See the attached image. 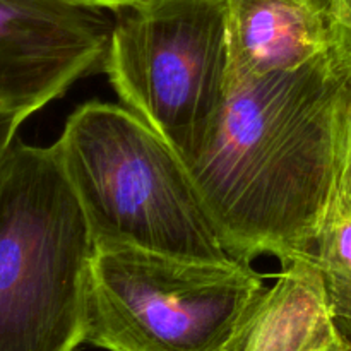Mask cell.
Instances as JSON below:
<instances>
[{
  "mask_svg": "<svg viewBox=\"0 0 351 351\" xmlns=\"http://www.w3.org/2000/svg\"><path fill=\"white\" fill-rule=\"evenodd\" d=\"M55 144L96 247L240 261L223 243L185 161L127 106L84 103Z\"/></svg>",
  "mask_w": 351,
  "mask_h": 351,
  "instance_id": "cell-2",
  "label": "cell"
},
{
  "mask_svg": "<svg viewBox=\"0 0 351 351\" xmlns=\"http://www.w3.org/2000/svg\"><path fill=\"white\" fill-rule=\"evenodd\" d=\"M264 290L247 261L96 247L86 343L106 351H225Z\"/></svg>",
  "mask_w": 351,
  "mask_h": 351,
  "instance_id": "cell-4",
  "label": "cell"
},
{
  "mask_svg": "<svg viewBox=\"0 0 351 351\" xmlns=\"http://www.w3.org/2000/svg\"><path fill=\"white\" fill-rule=\"evenodd\" d=\"M112 27L84 0H0V161L27 117L105 67Z\"/></svg>",
  "mask_w": 351,
  "mask_h": 351,
  "instance_id": "cell-6",
  "label": "cell"
},
{
  "mask_svg": "<svg viewBox=\"0 0 351 351\" xmlns=\"http://www.w3.org/2000/svg\"><path fill=\"white\" fill-rule=\"evenodd\" d=\"M345 351H351V348H348V350H345Z\"/></svg>",
  "mask_w": 351,
  "mask_h": 351,
  "instance_id": "cell-13",
  "label": "cell"
},
{
  "mask_svg": "<svg viewBox=\"0 0 351 351\" xmlns=\"http://www.w3.org/2000/svg\"><path fill=\"white\" fill-rule=\"evenodd\" d=\"M225 7L230 81L300 67L345 33L332 0H225Z\"/></svg>",
  "mask_w": 351,
  "mask_h": 351,
  "instance_id": "cell-7",
  "label": "cell"
},
{
  "mask_svg": "<svg viewBox=\"0 0 351 351\" xmlns=\"http://www.w3.org/2000/svg\"><path fill=\"white\" fill-rule=\"evenodd\" d=\"M332 9L339 23L351 31V0H332Z\"/></svg>",
  "mask_w": 351,
  "mask_h": 351,
  "instance_id": "cell-11",
  "label": "cell"
},
{
  "mask_svg": "<svg viewBox=\"0 0 351 351\" xmlns=\"http://www.w3.org/2000/svg\"><path fill=\"white\" fill-rule=\"evenodd\" d=\"M96 243L57 144L0 161V351H77Z\"/></svg>",
  "mask_w": 351,
  "mask_h": 351,
  "instance_id": "cell-3",
  "label": "cell"
},
{
  "mask_svg": "<svg viewBox=\"0 0 351 351\" xmlns=\"http://www.w3.org/2000/svg\"><path fill=\"white\" fill-rule=\"evenodd\" d=\"M351 129V31L290 71L228 82L211 137L187 165L235 259L314 256L339 201Z\"/></svg>",
  "mask_w": 351,
  "mask_h": 351,
  "instance_id": "cell-1",
  "label": "cell"
},
{
  "mask_svg": "<svg viewBox=\"0 0 351 351\" xmlns=\"http://www.w3.org/2000/svg\"><path fill=\"white\" fill-rule=\"evenodd\" d=\"M339 208L350 209L351 211V129L348 137V147H346L345 156V167H343V177H341V187H339Z\"/></svg>",
  "mask_w": 351,
  "mask_h": 351,
  "instance_id": "cell-10",
  "label": "cell"
},
{
  "mask_svg": "<svg viewBox=\"0 0 351 351\" xmlns=\"http://www.w3.org/2000/svg\"><path fill=\"white\" fill-rule=\"evenodd\" d=\"M343 332L326 295L314 256L283 261L276 283L266 288L225 351H345Z\"/></svg>",
  "mask_w": 351,
  "mask_h": 351,
  "instance_id": "cell-8",
  "label": "cell"
},
{
  "mask_svg": "<svg viewBox=\"0 0 351 351\" xmlns=\"http://www.w3.org/2000/svg\"><path fill=\"white\" fill-rule=\"evenodd\" d=\"M326 295L338 321L351 324V211L336 206L314 249Z\"/></svg>",
  "mask_w": 351,
  "mask_h": 351,
  "instance_id": "cell-9",
  "label": "cell"
},
{
  "mask_svg": "<svg viewBox=\"0 0 351 351\" xmlns=\"http://www.w3.org/2000/svg\"><path fill=\"white\" fill-rule=\"evenodd\" d=\"M105 67L123 105L189 165L225 106V0H132L112 9Z\"/></svg>",
  "mask_w": 351,
  "mask_h": 351,
  "instance_id": "cell-5",
  "label": "cell"
},
{
  "mask_svg": "<svg viewBox=\"0 0 351 351\" xmlns=\"http://www.w3.org/2000/svg\"><path fill=\"white\" fill-rule=\"evenodd\" d=\"M84 2L91 3V5H98V7H103V9H115V7L119 5H123V3L127 2H132V0H84Z\"/></svg>",
  "mask_w": 351,
  "mask_h": 351,
  "instance_id": "cell-12",
  "label": "cell"
}]
</instances>
